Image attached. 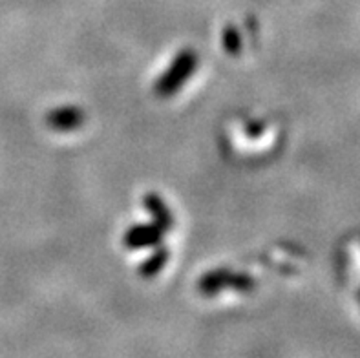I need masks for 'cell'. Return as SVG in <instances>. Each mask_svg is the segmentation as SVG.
Instances as JSON below:
<instances>
[{"label":"cell","instance_id":"1","mask_svg":"<svg viewBox=\"0 0 360 358\" xmlns=\"http://www.w3.org/2000/svg\"><path fill=\"white\" fill-rule=\"evenodd\" d=\"M198 64V57L194 51L185 50L183 53H179L176 59L172 60L170 68L158 79L155 82V91L158 96L169 97L172 96L174 91L179 90L183 87V82L187 81V77L191 73H194Z\"/></svg>","mask_w":360,"mask_h":358},{"label":"cell","instance_id":"2","mask_svg":"<svg viewBox=\"0 0 360 358\" xmlns=\"http://www.w3.org/2000/svg\"><path fill=\"white\" fill-rule=\"evenodd\" d=\"M252 283H255V280L251 276H245V274H234V272L229 271H216L201 278L200 290L203 295H214V293L224 289L249 290L252 287Z\"/></svg>","mask_w":360,"mask_h":358},{"label":"cell","instance_id":"3","mask_svg":"<svg viewBox=\"0 0 360 358\" xmlns=\"http://www.w3.org/2000/svg\"><path fill=\"white\" fill-rule=\"evenodd\" d=\"M163 234L165 229L160 227L155 222L152 225H139V227H132L124 234V245L128 249H143V247L158 243Z\"/></svg>","mask_w":360,"mask_h":358},{"label":"cell","instance_id":"4","mask_svg":"<svg viewBox=\"0 0 360 358\" xmlns=\"http://www.w3.org/2000/svg\"><path fill=\"white\" fill-rule=\"evenodd\" d=\"M50 128L57 132H70L75 130L84 121V112L75 106H66V108H57L46 117Z\"/></svg>","mask_w":360,"mask_h":358},{"label":"cell","instance_id":"5","mask_svg":"<svg viewBox=\"0 0 360 358\" xmlns=\"http://www.w3.org/2000/svg\"><path fill=\"white\" fill-rule=\"evenodd\" d=\"M145 207L150 210L155 223H158L160 227H163L165 231H169V229L172 227V223H174L172 214H170L169 207L165 205V201L160 200V196H155V194L145 196Z\"/></svg>","mask_w":360,"mask_h":358},{"label":"cell","instance_id":"6","mask_svg":"<svg viewBox=\"0 0 360 358\" xmlns=\"http://www.w3.org/2000/svg\"><path fill=\"white\" fill-rule=\"evenodd\" d=\"M167 260H169V250L167 249L158 250V252H155L150 260H146V262L141 265V269H139V271H141V276H145V278L155 276V274H158V272L163 269V265L167 263Z\"/></svg>","mask_w":360,"mask_h":358},{"label":"cell","instance_id":"7","mask_svg":"<svg viewBox=\"0 0 360 358\" xmlns=\"http://www.w3.org/2000/svg\"><path fill=\"white\" fill-rule=\"evenodd\" d=\"M224 46H225V50H227L231 55H234L240 51V48H242V41H240V35H238L236 27H233V26L225 27Z\"/></svg>","mask_w":360,"mask_h":358}]
</instances>
